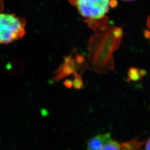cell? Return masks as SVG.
<instances>
[{
	"label": "cell",
	"mask_w": 150,
	"mask_h": 150,
	"mask_svg": "<svg viewBox=\"0 0 150 150\" xmlns=\"http://www.w3.org/2000/svg\"><path fill=\"white\" fill-rule=\"evenodd\" d=\"M77 8L81 15L88 20L104 18L110 10V0H69Z\"/></svg>",
	"instance_id": "cell-3"
},
{
	"label": "cell",
	"mask_w": 150,
	"mask_h": 150,
	"mask_svg": "<svg viewBox=\"0 0 150 150\" xmlns=\"http://www.w3.org/2000/svg\"><path fill=\"white\" fill-rule=\"evenodd\" d=\"M73 85H74V86L75 88H80L81 87L82 85V82L81 80L80 77L79 76L75 77V81L73 83Z\"/></svg>",
	"instance_id": "cell-8"
},
{
	"label": "cell",
	"mask_w": 150,
	"mask_h": 150,
	"mask_svg": "<svg viewBox=\"0 0 150 150\" xmlns=\"http://www.w3.org/2000/svg\"><path fill=\"white\" fill-rule=\"evenodd\" d=\"M122 32L112 27L101 33L95 34L89 42V57L93 70L98 74H105L113 70L112 54L121 42Z\"/></svg>",
	"instance_id": "cell-1"
},
{
	"label": "cell",
	"mask_w": 150,
	"mask_h": 150,
	"mask_svg": "<svg viewBox=\"0 0 150 150\" xmlns=\"http://www.w3.org/2000/svg\"><path fill=\"white\" fill-rule=\"evenodd\" d=\"M25 18L14 14L0 13V44H7L20 39L25 34Z\"/></svg>",
	"instance_id": "cell-2"
},
{
	"label": "cell",
	"mask_w": 150,
	"mask_h": 150,
	"mask_svg": "<svg viewBox=\"0 0 150 150\" xmlns=\"http://www.w3.org/2000/svg\"><path fill=\"white\" fill-rule=\"evenodd\" d=\"M101 150H120V144L117 141L110 139L102 147Z\"/></svg>",
	"instance_id": "cell-6"
},
{
	"label": "cell",
	"mask_w": 150,
	"mask_h": 150,
	"mask_svg": "<svg viewBox=\"0 0 150 150\" xmlns=\"http://www.w3.org/2000/svg\"><path fill=\"white\" fill-rule=\"evenodd\" d=\"M149 34H150V35H149V38H150V32H149Z\"/></svg>",
	"instance_id": "cell-11"
},
{
	"label": "cell",
	"mask_w": 150,
	"mask_h": 150,
	"mask_svg": "<svg viewBox=\"0 0 150 150\" xmlns=\"http://www.w3.org/2000/svg\"><path fill=\"white\" fill-rule=\"evenodd\" d=\"M129 76L131 80L137 81L141 77V72L136 69H131L129 71Z\"/></svg>",
	"instance_id": "cell-7"
},
{
	"label": "cell",
	"mask_w": 150,
	"mask_h": 150,
	"mask_svg": "<svg viewBox=\"0 0 150 150\" xmlns=\"http://www.w3.org/2000/svg\"><path fill=\"white\" fill-rule=\"evenodd\" d=\"M145 150H150V138L147 140L145 145Z\"/></svg>",
	"instance_id": "cell-9"
},
{
	"label": "cell",
	"mask_w": 150,
	"mask_h": 150,
	"mask_svg": "<svg viewBox=\"0 0 150 150\" xmlns=\"http://www.w3.org/2000/svg\"><path fill=\"white\" fill-rule=\"evenodd\" d=\"M144 142L134 139L120 144V150H141V147L144 144Z\"/></svg>",
	"instance_id": "cell-5"
},
{
	"label": "cell",
	"mask_w": 150,
	"mask_h": 150,
	"mask_svg": "<svg viewBox=\"0 0 150 150\" xmlns=\"http://www.w3.org/2000/svg\"><path fill=\"white\" fill-rule=\"evenodd\" d=\"M122 1L125 2H131V1H134V0H122Z\"/></svg>",
	"instance_id": "cell-10"
},
{
	"label": "cell",
	"mask_w": 150,
	"mask_h": 150,
	"mask_svg": "<svg viewBox=\"0 0 150 150\" xmlns=\"http://www.w3.org/2000/svg\"><path fill=\"white\" fill-rule=\"evenodd\" d=\"M111 139L110 133L96 135L88 141L87 150H101L102 147Z\"/></svg>",
	"instance_id": "cell-4"
}]
</instances>
